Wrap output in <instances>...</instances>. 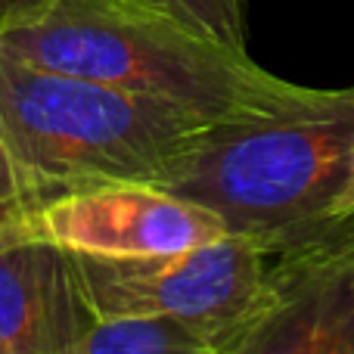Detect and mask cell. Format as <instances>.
I'll return each instance as SVG.
<instances>
[{
  "label": "cell",
  "mask_w": 354,
  "mask_h": 354,
  "mask_svg": "<svg viewBox=\"0 0 354 354\" xmlns=\"http://www.w3.org/2000/svg\"><path fill=\"white\" fill-rule=\"evenodd\" d=\"M351 147L354 84L308 87L274 112L202 131L162 187L208 205L230 233L280 255L339 221Z\"/></svg>",
  "instance_id": "1"
},
{
  "label": "cell",
  "mask_w": 354,
  "mask_h": 354,
  "mask_svg": "<svg viewBox=\"0 0 354 354\" xmlns=\"http://www.w3.org/2000/svg\"><path fill=\"white\" fill-rule=\"evenodd\" d=\"M0 50L212 122L274 112L308 91L149 0H56L47 16L0 37Z\"/></svg>",
  "instance_id": "2"
},
{
  "label": "cell",
  "mask_w": 354,
  "mask_h": 354,
  "mask_svg": "<svg viewBox=\"0 0 354 354\" xmlns=\"http://www.w3.org/2000/svg\"><path fill=\"white\" fill-rule=\"evenodd\" d=\"M212 118L0 50V140L31 196L159 183Z\"/></svg>",
  "instance_id": "3"
},
{
  "label": "cell",
  "mask_w": 354,
  "mask_h": 354,
  "mask_svg": "<svg viewBox=\"0 0 354 354\" xmlns=\"http://www.w3.org/2000/svg\"><path fill=\"white\" fill-rule=\"evenodd\" d=\"M78 264L97 317L168 314L212 354H236L268 305V252L239 233L168 255H78Z\"/></svg>",
  "instance_id": "4"
},
{
  "label": "cell",
  "mask_w": 354,
  "mask_h": 354,
  "mask_svg": "<svg viewBox=\"0 0 354 354\" xmlns=\"http://www.w3.org/2000/svg\"><path fill=\"white\" fill-rule=\"evenodd\" d=\"M28 218L66 249L106 258L187 252L230 233L218 212L159 183L68 189L31 202Z\"/></svg>",
  "instance_id": "5"
},
{
  "label": "cell",
  "mask_w": 354,
  "mask_h": 354,
  "mask_svg": "<svg viewBox=\"0 0 354 354\" xmlns=\"http://www.w3.org/2000/svg\"><path fill=\"white\" fill-rule=\"evenodd\" d=\"M236 354H354V214L268 255V305Z\"/></svg>",
  "instance_id": "6"
},
{
  "label": "cell",
  "mask_w": 354,
  "mask_h": 354,
  "mask_svg": "<svg viewBox=\"0 0 354 354\" xmlns=\"http://www.w3.org/2000/svg\"><path fill=\"white\" fill-rule=\"evenodd\" d=\"M28 205L0 208V354H75L97 311L78 255L37 233Z\"/></svg>",
  "instance_id": "7"
},
{
  "label": "cell",
  "mask_w": 354,
  "mask_h": 354,
  "mask_svg": "<svg viewBox=\"0 0 354 354\" xmlns=\"http://www.w3.org/2000/svg\"><path fill=\"white\" fill-rule=\"evenodd\" d=\"M75 354H212L208 345L168 314H112L97 317Z\"/></svg>",
  "instance_id": "8"
},
{
  "label": "cell",
  "mask_w": 354,
  "mask_h": 354,
  "mask_svg": "<svg viewBox=\"0 0 354 354\" xmlns=\"http://www.w3.org/2000/svg\"><path fill=\"white\" fill-rule=\"evenodd\" d=\"M224 44L245 50V0H149Z\"/></svg>",
  "instance_id": "9"
},
{
  "label": "cell",
  "mask_w": 354,
  "mask_h": 354,
  "mask_svg": "<svg viewBox=\"0 0 354 354\" xmlns=\"http://www.w3.org/2000/svg\"><path fill=\"white\" fill-rule=\"evenodd\" d=\"M56 0H0V37L47 16Z\"/></svg>",
  "instance_id": "10"
},
{
  "label": "cell",
  "mask_w": 354,
  "mask_h": 354,
  "mask_svg": "<svg viewBox=\"0 0 354 354\" xmlns=\"http://www.w3.org/2000/svg\"><path fill=\"white\" fill-rule=\"evenodd\" d=\"M16 202H35V196H31L28 180L22 177L12 156L6 153L3 140H0V208L16 205Z\"/></svg>",
  "instance_id": "11"
},
{
  "label": "cell",
  "mask_w": 354,
  "mask_h": 354,
  "mask_svg": "<svg viewBox=\"0 0 354 354\" xmlns=\"http://www.w3.org/2000/svg\"><path fill=\"white\" fill-rule=\"evenodd\" d=\"M345 214H354V147H351V159H348V174H345V183L336 199V218H345Z\"/></svg>",
  "instance_id": "12"
}]
</instances>
